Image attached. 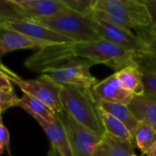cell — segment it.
Here are the masks:
<instances>
[{
    "mask_svg": "<svg viewBox=\"0 0 156 156\" xmlns=\"http://www.w3.org/2000/svg\"><path fill=\"white\" fill-rule=\"evenodd\" d=\"M90 17L131 30L152 27V17L148 8L143 1L138 0H95Z\"/></svg>",
    "mask_w": 156,
    "mask_h": 156,
    "instance_id": "1",
    "label": "cell"
},
{
    "mask_svg": "<svg viewBox=\"0 0 156 156\" xmlns=\"http://www.w3.org/2000/svg\"><path fill=\"white\" fill-rule=\"evenodd\" d=\"M60 99L63 111L74 120L100 136L104 134L99 115V105L90 89L62 85Z\"/></svg>",
    "mask_w": 156,
    "mask_h": 156,
    "instance_id": "2",
    "label": "cell"
},
{
    "mask_svg": "<svg viewBox=\"0 0 156 156\" xmlns=\"http://www.w3.org/2000/svg\"><path fill=\"white\" fill-rule=\"evenodd\" d=\"M31 20L71 38L76 43L101 39L96 31L95 21L69 8L49 16L37 17Z\"/></svg>",
    "mask_w": 156,
    "mask_h": 156,
    "instance_id": "3",
    "label": "cell"
},
{
    "mask_svg": "<svg viewBox=\"0 0 156 156\" xmlns=\"http://www.w3.org/2000/svg\"><path fill=\"white\" fill-rule=\"evenodd\" d=\"M76 58H80L94 64H104L115 72L134 64V55L121 47L104 39L73 44Z\"/></svg>",
    "mask_w": 156,
    "mask_h": 156,
    "instance_id": "4",
    "label": "cell"
},
{
    "mask_svg": "<svg viewBox=\"0 0 156 156\" xmlns=\"http://www.w3.org/2000/svg\"><path fill=\"white\" fill-rule=\"evenodd\" d=\"M3 71L8 79L15 83L24 94L30 95L46 104L56 115L63 112V106L60 99L62 85L58 84L45 74H41L35 80H23L16 73L1 64Z\"/></svg>",
    "mask_w": 156,
    "mask_h": 156,
    "instance_id": "5",
    "label": "cell"
},
{
    "mask_svg": "<svg viewBox=\"0 0 156 156\" xmlns=\"http://www.w3.org/2000/svg\"><path fill=\"white\" fill-rule=\"evenodd\" d=\"M57 116L67 132L73 155L95 156L102 136L80 124L64 111Z\"/></svg>",
    "mask_w": 156,
    "mask_h": 156,
    "instance_id": "6",
    "label": "cell"
},
{
    "mask_svg": "<svg viewBox=\"0 0 156 156\" xmlns=\"http://www.w3.org/2000/svg\"><path fill=\"white\" fill-rule=\"evenodd\" d=\"M92 65L93 64L88 60H80L77 58L58 68L50 69L42 74H45L60 85L91 89L97 83L96 78L93 77L90 71Z\"/></svg>",
    "mask_w": 156,
    "mask_h": 156,
    "instance_id": "7",
    "label": "cell"
},
{
    "mask_svg": "<svg viewBox=\"0 0 156 156\" xmlns=\"http://www.w3.org/2000/svg\"><path fill=\"white\" fill-rule=\"evenodd\" d=\"M73 44H52L45 46L31 55L25 61V66L34 71L40 72L58 68L62 63L77 58L73 51Z\"/></svg>",
    "mask_w": 156,
    "mask_h": 156,
    "instance_id": "8",
    "label": "cell"
},
{
    "mask_svg": "<svg viewBox=\"0 0 156 156\" xmlns=\"http://www.w3.org/2000/svg\"><path fill=\"white\" fill-rule=\"evenodd\" d=\"M94 21L96 31L101 39L113 43L134 56L144 49V40L139 35L134 34L131 29L102 20Z\"/></svg>",
    "mask_w": 156,
    "mask_h": 156,
    "instance_id": "9",
    "label": "cell"
},
{
    "mask_svg": "<svg viewBox=\"0 0 156 156\" xmlns=\"http://www.w3.org/2000/svg\"><path fill=\"white\" fill-rule=\"evenodd\" d=\"M0 28L19 32L35 40L42 42L46 46L52 44L76 43L71 38L32 20H10L0 22Z\"/></svg>",
    "mask_w": 156,
    "mask_h": 156,
    "instance_id": "10",
    "label": "cell"
},
{
    "mask_svg": "<svg viewBox=\"0 0 156 156\" xmlns=\"http://www.w3.org/2000/svg\"><path fill=\"white\" fill-rule=\"evenodd\" d=\"M18 16V20H31L49 16L68 7L62 0H11Z\"/></svg>",
    "mask_w": 156,
    "mask_h": 156,
    "instance_id": "11",
    "label": "cell"
},
{
    "mask_svg": "<svg viewBox=\"0 0 156 156\" xmlns=\"http://www.w3.org/2000/svg\"><path fill=\"white\" fill-rule=\"evenodd\" d=\"M90 91L97 102L121 103L129 106L134 97L133 93L122 86L115 74L97 82L90 89Z\"/></svg>",
    "mask_w": 156,
    "mask_h": 156,
    "instance_id": "12",
    "label": "cell"
},
{
    "mask_svg": "<svg viewBox=\"0 0 156 156\" xmlns=\"http://www.w3.org/2000/svg\"><path fill=\"white\" fill-rule=\"evenodd\" d=\"M32 117L42 127L51 144V148L54 149L59 156H74L67 132L58 116L57 120L53 122H47L38 116Z\"/></svg>",
    "mask_w": 156,
    "mask_h": 156,
    "instance_id": "13",
    "label": "cell"
},
{
    "mask_svg": "<svg viewBox=\"0 0 156 156\" xmlns=\"http://www.w3.org/2000/svg\"><path fill=\"white\" fill-rule=\"evenodd\" d=\"M46 45L40 41L35 40L24 34L16 31L1 28L0 37V55L1 57L5 54L25 48H41Z\"/></svg>",
    "mask_w": 156,
    "mask_h": 156,
    "instance_id": "14",
    "label": "cell"
},
{
    "mask_svg": "<svg viewBox=\"0 0 156 156\" xmlns=\"http://www.w3.org/2000/svg\"><path fill=\"white\" fill-rule=\"evenodd\" d=\"M139 36L144 40V49L133 57L135 64L141 70L156 73V32L152 27L140 29Z\"/></svg>",
    "mask_w": 156,
    "mask_h": 156,
    "instance_id": "15",
    "label": "cell"
},
{
    "mask_svg": "<svg viewBox=\"0 0 156 156\" xmlns=\"http://www.w3.org/2000/svg\"><path fill=\"white\" fill-rule=\"evenodd\" d=\"M134 154L133 142L104 133L95 156H133Z\"/></svg>",
    "mask_w": 156,
    "mask_h": 156,
    "instance_id": "16",
    "label": "cell"
},
{
    "mask_svg": "<svg viewBox=\"0 0 156 156\" xmlns=\"http://www.w3.org/2000/svg\"><path fill=\"white\" fill-rule=\"evenodd\" d=\"M122 86L134 96L144 95L143 73L137 64L130 65L114 73Z\"/></svg>",
    "mask_w": 156,
    "mask_h": 156,
    "instance_id": "17",
    "label": "cell"
},
{
    "mask_svg": "<svg viewBox=\"0 0 156 156\" xmlns=\"http://www.w3.org/2000/svg\"><path fill=\"white\" fill-rule=\"evenodd\" d=\"M129 107L140 122L156 130V99L145 95L134 96Z\"/></svg>",
    "mask_w": 156,
    "mask_h": 156,
    "instance_id": "18",
    "label": "cell"
},
{
    "mask_svg": "<svg viewBox=\"0 0 156 156\" xmlns=\"http://www.w3.org/2000/svg\"><path fill=\"white\" fill-rule=\"evenodd\" d=\"M98 105L102 108L105 112L114 116L118 119L123 125L133 134L134 131L138 127L140 121L136 118L134 113L132 112L128 105L121 104V103H111V102H97Z\"/></svg>",
    "mask_w": 156,
    "mask_h": 156,
    "instance_id": "19",
    "label": "cell"
},
{
    "mask_svg": "<svg viewBox=\"0 0 156 156\" xmlns=\"http://www.w3.org/2000/svg\"><path fill=\"white\" fill-rule=\"evenodd\" d=\"M18 107L25 110L31 116H38L47 122H53L57 120V115L46 104L30 95L24 94L20 98Z\"/></svg>",
    "mask_w": 156,
    "mask_h": 156,
    "instance_id": "20",
    "label": "cell"
},
{
    "mask_svg": "<svg viewBox=\"0 0 156 156\" xmlns=\"http://www.w3.org/2000/svg\"><path fill=\"white\" fill-rule=\"evenodd\" d=\"M99 115H100L101 122L103 126L104 132L106 133L112 135L114 137H117V138L134 142L133 135L123 125V123L121 122L118 119H116L112 114L105 112L100 106H99Z\"/></svg>",
    "mask_w": 156,
    "mask_h": 156,
    "instance_id": "21",
    "label": "cell"
},
{
    "mask_svg": "<svg viewBox=\"0 0 156 156\" xmlns=\"http://www.w3.org/2000/svg\"><path fill=\"white\" fill-rule=\"evenodd\" d=\"M133 135L136 146L141 150L143 154H146L156 144V130L143 122H140Z\"/></svg>",
    "mask_w": 156,
    "mask_h": 156,
    "instance_id": "22",
    "label": "cell"
},
{
    "mask_svg": "<svg viewBox=\"0 0 156 156\" xmlns=\"http://www.w3.org/2000/svg\"><path fill=\"white\" fill-rule=\"evenodd\" d=\"M64 5L70 10L90 17L93 11L95 0H62Z\"/></svg>",
    "mask_w": 156,
    "mask_h": 156,
    "instance_id": "23",
    "label": "cell"
},
{
    "mask_svg": "<svg viewBox=\"0 0 156 156\" xmlns=\"http://www.w3.org/2000/svg\"><path fill=\"white\" fill-rule=\"evenodd\" d=\"M20 98L16 94V91L12 87L0 89V110L1 112H5L11 107L18 106Z\"/></svg>",
    "mask_w": 156,
    "mask_h": 156,
    "instance_id": "24",
    "label": "cell"
},
{
    "mask_svg": "<svg viewBox=\"0 0 156 156\" xmlns=\"http://www.w3.org/2000/svg\"><path fill=\"white\" fill-rule=\"evenodd\" d=\"M144 87V95L156 99V73L142 70Z\"/></svg>",
    "mask_w": 156,
    "mask_h": 156,
    "instance_id": "25",
    "label": "cell"
},
{
    "mask_svg": "<svg viewBox=\"0 0 156 156\" xmlns=\"http://www.w3.org/2000/svg\"><path fill=\"white\" fill-rule=\"evenodd\" d=\"M9 142H10L9 132H8L7 128L4 125L3 121L1 120V124H0V154H3L4 148H5L8 154L11 156Z\"/></svg>",
    "mask_w": 156,
    "mask_h": 156,
    "instance_id": "26",
    "label": "cell"
},
{
    "mask_svg": "<svg viewBox=\"0 0 156 156\" xmlns=\"http://www.w3.org/2000/svg\"><path fill=\"white\" fill-rule=\"evenodd\" d=\"M148 8L152 17V27H156V0H142Z\"/></svg>",
    "mask_w": 156,
    "mask_h": 156,
    "instance_id": "27",
    "label": "cell"
},
{
    "mask_svg": "<svg viewBox=\"0 0 156 156\" xmlns=\"http://www.w3.org/2000/svg\"><path fill=\"white\" fill-rule=\"evenodd\" d=\"M145 155L147 156H156V144L146 153Z\"/></svg>",
    "mask_w": 156,
    "mask_h": 156,
    "instance_id": "28",
    "label": "cell"
},
{
    "mask_svg": "<svg viewBox=\"0 0 156 156\" xmlns=\"http://www.w3.org/2000/svg\"><path fill=\"white\" fill-rule=\"evenodd\" d=\"M152 29H153L154 31H155L156 32V27H152Z\"/></svg>",
    "mask_w": 156,
    "mask_h": 156,
    "instance_id": "29",
    "label": "cell"
},
{
    "mask_svg": "<svg viewBox=\"0 0 156 156\" xmlns=\"http://www.w3.org/2000/svg\"><path fill=\"white\" fill-rule=\"evenodd\" d=\"M133 156H138V155H136V154H134V155H133Z\"/></svg>",
    "mask_w": 156,
    "mask_h": 156,
    "instance_id": "30",
    "label": "cell"
}]
</instances>
